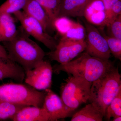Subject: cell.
Returning a JSON list of instances; mask_svg holds the SVG:
<instances>
[{"mask_svg": "<svg viewBox=\"0 0 121 121\" xmlns=\"http://www.w3.org/2000/svg\"><path fill=\"white\" fill-rule=\"evenodd\" d=\"M26 106H28L0 101V120L11 119L19 111Z\"/></svg>", "mask_w": 121, "mask_h": 121, "instance_id": "19", "label": "cell"}, {"mask_svg": "<svg viewBox=\"0 0 121 121\" xmlns=\"http://www.w3.org/2000/svg\"><path fill=\"white\" fill-rule=\"evenodd\" d=\"M104 117L97 107L90 103L74 114L71 121H102Z\"/></svg>", "mask_w": 121, "mask_h": 121, "instance_id": "17", "label": "cell"}, {"mask_svg": "<svg viewBox=\"0 0 121 121\" xmlns=\"http://www.w3.org/2000/svg\"><path fill=\"white\" fill-rule=\"evenodd\" d=\"M28 0H7L0 6V14H12L23 9Z\"/></svg>", "mask_w": 121, "mask_h": 121, "instance_id": "20", "label": "cell"}, {"mask_svg": "<svg viewBox=\"0 0 121 121\" xmlns=\"http://www.w3.org/2000/svg\"><path fill=\"white\" fill-rule=\"evenodd\" d=\"M84 17L94 26H106L107 16L103 0H91L86 7Z\"/></svg>", "mask_w": 121, "mask_h": 121, "instance_id": "11", "label": "cell"}, {"mask_svg": "<svg viewBox=\"0 0 121 121\" xmlns=\"http://www.w3.org/2000/svg\"><path fill=\"white\" fill-rule=\"evenodd\" d=\"M75 22L67 17H59L54 21L53 28L63 36L71 28Z\"/></svg>", "mask_w": 121, "mask_h": 121, "instance_id": "23", "label": "cell"}, {"mask_svg": "<svg viewBox=\"0 0 121 121\" xmlns=\"http://www.w3.org/2000/svg\"><path fill=\"white\" fill-rule=\"evenodd\" d=\"M106 26L109 34L108 36L121 40V14Z\"/></svg>", "mask_w": 121, "mask_h": 121, "instance_id": "25", "label": "cell"}, {"mask_svg": "<svg viewBox=\"0 0 121 121\" xmlns=\"http://www.w3.org/2000/svg\"><path fill=\"white\" fill-rule=\"evenodd\" d=\"M45 91L46 94L42 107L47 112L49 121H57L71 115L74 111L66 106L61 98L50 89Z\"/></svg>", "mask_w": 121, "mask_h": 121, "instance_id": "10", "label": "cell"}, {"mask_svg": "<svg viewBox=\"0 0 121 121\" xmlns=\"http://www.w3.org/2000/svg\"><path fill=\"white\" fill-rule=\"evenodd\" d=\"M13 121H49L46 111L42 107L26 106L12 118Z\"/></svg>", "mask_w": 121, "mask_h": 121, "instance_id": "14", "label": "cell"}, {"mask_svg": "<svg viewBox=\"0 0 121 121\" xmlns=\"http://www.w3.org/2000/svg\"><path fill=\"white\" fill-rule=\"evenodd\" d=\"M86 52L91 56L104 60H109L111 53L107 42L95 26L85 22Z\"/></svg>", "mask_w": 121, "mask_h": 121, "instance_id": "7", "label": "cell"}, {"mask_svg": "<svg viewBox=\"0 0 121 121\" xmlns=\"http://www.w3.org/2000/svg\"><path fill=\"white\" fill-rule=\"evenodd\" d=\"M119 0H103L105 6L106 16L113 5Z\"/></svg>", "mask_w": 121, "mask_h": 121, "instance_id": "27", "label": "cell"}, {"mask_svg": "<svg viewBox=\"0 0 121 121\" xmlns=\"http://www.w3.org/2000/svg\"><path fill=\"white\" fill-rule=\"evenodd\" d=\"M21 24L25 32L41 42L51 51H54L57 43L54 37L45 31L42 25L37 20L20 11L13 13Z\"/></svg>", "mask_w": 121, "mask_h": 121, "instance_id": "6", "label": "cell"}, {"mask_svg": "<svg viewBox=\"0 0 121 121\" xmlns=\"http://www.w3.org/2000/svg\"><path fill=\"white\" fill-rule=\"evenodd\" d=\"M23 9L26 15L39 22L46 32L49 29H52L45 11L35 0H28Z\"/></svg>", "mask_w": 121, "mask_h": 121, "instance_id": "15", "label": "cell"}, {"mask_svg": "<svg viewBox=\"0 0 121 121\" xmlns=\"http://www.w3.org/2000/svg\"><path fill=\"white\" fill-rule=\"evenodd\" d=\"M86 47L85 40H73L62 37L55 50L48 55L52 60L57 61L60 64H65L83 52Z\"/></svg>", "mask_w": 121, "mask_h": 121, "instance_id": "8", "label": "cell"}, {"mask_svg": "<svg viewBox=\"0 0 121 121\" xmlns=\"http://www.w3.org/2000/svg\"><path fill=\"white\" fill-rule=\"evenodd\" d=\"M86 30L84 26L75 22L71 28L63 37L75 40H84L86 38Z\"/></svg>", "mask_w": 121, "mask_h": 121, "instance_id": "22", "label": "cell"}, {"mask_svg": "<svg viewBox=\"0 0 121 121\" xmlns=\"http://www.w3.org/2000/svg\"><path fill=\"white\" fill-rule=\"evenodd\" d=\"M17 32L15 19L11 14H0V43L11 41Z\"/></svg>", "mask_w": 121, "mask_h": 121, "instance_id": "16", "label": "cell"}, {"mask_svg": "<svg viewBox=\"0 0 121 121\" xmlns=\"http://www.w3.org/2000/svg\"><path fill=\"white\" fill-rule=\"evenodd\" d=\"M119 116H121V89L107 108L105 117L109 121L111 117Z\"/></svg>", "mask_w": 121, "mask_h": 121, "instance_id": "21", "label": "cell"}, {"mask_svg": "<svg viewBox=\"0 0 121 121\" xmlns=\"http://www.w3.org/2000/svg\"><path fill=\"white\" fill-rule=\"evenodd\" d=\"M41 5L47 15L52 29L55 21L58 17L61 0H35Z\"/></svg>", "mask_w": 121, "mask_h": 121, "instance_id": "18", "label": "cell"}, {"mask_svg": "<svg viewBox=\"0 0 121 121\" xmlns=\"http://www.w3.org/2000/svg\"><path fill=\"white\" fill-rule=\"evenodd\" d=\"M29 36L22 28L13 39L2 43L9 59L21 66L25 73L39 65L45 55L43 50Z\"/></svg>", "mask_w": 121, "mask_h": 121, "instance_id": "1", "label": "cell"}, {"mask_svg": "<svg viewBox=\"0 0 121 121\" xmlns=\"http://www.w3.org/2000/svg\"><path fill=\"white\" fill-rule=\"evenodd\" d=\"M121 89V75L113 67L103 76L92 83L88 101L104 115L111 102Z\"/></svg>", "mask_w": 121, "mask_h": 121, "instance_id": "3", "label": "cell"}, {"mask_svg": "<svg viewBox=\"0 0 121 121\" xmlns=\"http://www.w3.org/2000/svg\"><path fill=\"white\" fill-rule=\"evenodd\" d=\"M91 0H61L58 17H84V10Z\"/></svg>", "mask_w": 121, "mask_h": 121, "instance_id": "12", "label": "cell"}, {"mask_svg": "<svg viewBox=\"0 0 121 121\" xmlns=\"http://www.w3.org/2000/svg\"><path fill=\"white\" fill-rule=\"evenodd\" d=\"M26 73L23 68L11 60L0 59V80L11 78L23 82Z\"/></svg>", "mask_w": 121, "mask_h": 121, "instance_id": "13", "label": "cell"}, {"mask_svg": "<svg viewBox=\"0 0 121 121\" xmlns=\"http://www.w3.org/2000/svg\"><path fill=\"white\" fill-rule=\"evenodd\" d=\"M53 69L49 62L43 60L33 69L26 72L25 83L38 91L50 89Z\"/></svg>", "mask_w": 121, "mask_h": 121, "instance_id": "9", "label": "cell"}, {"mask_svg": "<svg viewBox=\"0 0 121 121\" xmlns=\"http://www.w3.org/2000/svg\"><path fill=\"white\" fill-rule=\"evenodd\" d=\"M113 121H121V116L116 117L113 118Z\"/></svg>", "mask_w": 121, "mask_h": 121, "instance_id": "29", "label": "cell"}, {"mask_svg": "<svg viewBox=\"0 0 121 121\" xmlns=\"http://www.w3.org/2000/svg\"><path fill=\"white\" fill-rule=\"evenodd\" d=\"M92 84L81 78L72 76L62 86L60 98L66 106L74 111L88 101Z\"/></svg>", "mask_w": 121, "mask_h": 121, "instance_id": "5", "label": "cell"}, {"mask_svg": "<svg viewBox=\"0 0 121 121\" xmlns=\"http://www.w3.org/2000/svg\"><path fill=\"white\" fill-rule=\"evenodd\" d=\"M101 34L107 42L111 54H112L116 58L121 60V40L106 35L103 31Z\"/></svg>", "mask_w": 121, "mask_h": 121, "instance_id": "24", "label": "cell"}, {"mask_svg": "<svg viewBox=\"0 0 121 121\" xmlns=\"http://www.w3.org/2000/svg\"><path fill=\"white\" fill-rule=\"evenodd\" d=\"M45 94V91H39L27 84L12 82L0 85V101L42 107Z\"/></svg>", "mask_w": 121, "mask_h": 121, "instance_id": "4", "label": "cell"}, {"mask_svg": "<svg viewBox=\"0 0 121 121\" xmlns=\"http://www.w3.org/2000/svg\"><path fill=\"white\" fill-rule=\"evenodd\" d=\"M114 66L109 60H104L91 56L86 52L78 58L65 64L56 66L54 70L65 72L72 76L80 78L90 82L103 76Z\"/></svg>", "mask_w": 121, "mask_h": 121, "instance_id": "2", "label": "cell"}, {"mask_svg": "<svg viewBox=\"0 0 121 121\" xmlns=\"http://www.w3.org/2000/svg\"><path fill=\"white\" fill-rule=\"evenodd\" d=\"M0 59L10 60L9 58L7 51L4 46L0 43Z\"/></svg>", "mask_w": 121, "mask_h": 121, "instance_id": "28", "label": "cell"}, {"mask_svg": "<svg viewBox=\"0 0 121 121\" xmlns=\"http://www.w3.org/2000/svg\"><path fill=\"white\" fill-rule=\"evenodd\" d=\"M121 14V0L118 1L111 8L107 14V25L114 20Z\"/></svg>", "mask_w": 121, "mask_h": 121, "instance_id": "26", "label": "cell"}]
</instances>
